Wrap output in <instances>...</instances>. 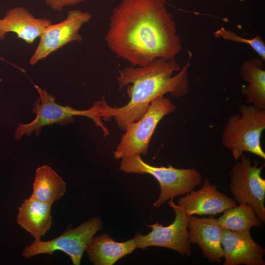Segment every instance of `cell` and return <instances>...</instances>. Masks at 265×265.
<instances>
[{
  "label": "cell",
  "instance_id": "cell-1",
  "mask_svg": "<svg viewBox=\"0 0 265 265\" xmlns=\"http://www.w3.org/2000/svg\"><path fill=\"white\" fill-rule=\"evenodd\" d=\"M105 39L116 56L133 66L159 58L174 59L182 50L164 0H122L110 15Z\"/></svg>",
  "mask_w": 265,
  "mask_h": 265
},
{
  "label": "cell",
  "instance_id": "cell-2",
  "mask_svg": "<svg viewBox=\"0 0 265 265\" xmlns=\"http://www.w3.org/2000/svg\"><path fill=\"white\" fill-rule=\"evenodd\" d=\"M187 63L181 68L174 59H155L145 66L127 67L119 71L117 80L120 89L127 86L130 101L124 106L112 107L104 97L101 100L102 118L107 121L113 117L117 125L125 131L130 123L138 120L157 98L169 93L179 98L188 91V70L192 54L188 51Z\"/></svg>",
  "mask_w": 265,
  "mask_h": 265
},
{
  "label": "cell",
  "instance_id": "cell-3",
  "mask_svg": "<svg viewBox=\"0 0 265 265\" xmlns=\"http://www.w3.org/2000/svg\"><path fill=\"white\" fill-rule=\"evenodd\" d=\"M39 97L34 104L32 112L36 114L33 120L27 124L19 123L15 129L14 139H20L24 135L30 136L33 133L36 135L40 133L44 126L57 124L66 125L74 121V116H82L88 117L100 127L104 137L109 135L108 129L101 120V101L95 102L93 105L86 110H77L71 106H62L55 102L56 98L44 89L34 84Z\"/></svg>",
  "mask_w": 265,
  "mask_h": 265
},
{
  "label": "cell",
  "instance_id": "cell-4",
  "mask_svg": "<svg viewBox=\"0 0 265 265\" xmlns=\"http://www.w3.org/2000/svg\"><path fill=\"white\" fill-rule=\"evenodd\" d=\"M121 159L120 171L125 173L148 174L158 181L159 196L153 204L156 208L169 200L194 190L201 183L202 175L195 168H177L170 164L167 167L152 166L143 161L140 155Z\"/></svg>",
  "mask_w": 265,
  "mask_h": 265
},
{
  "label": "cell",
  "instance_id": "cell-5",
  "mask_svg": "<svg viewBox=\"0 0 265 265\" xmlns=\"http://www.w3.org/2000/svg\"><path fill=\"white\" fill-rule=\"evenodd\" d=\"M238 108L241 115L231 116L223 129V146L231 151L235 160H238L244 152L265 159L261 137L265 129V110L246 105Z\"/></svg>",
  "mask_w": 265,
  "mask_h": 265
},
{
  "label": "cell",
  "instance_id": "cell-6",
  "mask_svg": "<svg viewBox=\"0 0 265 265\" xmlns=\"http://www.w3.org/2000/svg\"><path fill=\"white\" fill-rule=\"evenodd\" d=\"M176 106L164 96L154 100L138 120L128 125L113 152L115 159H122L135 155H146L151 138L161 120L173 113Z\"/></svg>",
  "mask_w": 265,
  "mask_h": 265
},
{
  "label": "cell",
  "instance_id": "cell-7",
  "mask_svg": "<svg viewBox=\"0 0 265 265\" xmlns=\"http://www.w3.org/2000/svg\"><path fill=\"white\" fill-rule=\"evenodd\" d=\"M102 226L100 218L92 217L75 228L67 230L52 240H34L24 248L22 255L25 258L30 259L44 254L53 256L54 252L60 251L70 257L74 265H79L89 243Z\"/></svg>",
  "mask_w": 265,
  "mask_h": 265
},
{
  "label": "cell",
  "instance_id": "cell-8",
  "mask_svg": "<svg viewBox=\"0 0 265 265\" xmlns=\"http://www.w3.org/2000/svg\"><path fill=\"white\" fill-rule=\"evenodd\" d=\"M230 172V190L237 204L245 203L254 210L262 223H265V180L261 176L264 165L252 164L250 158L243 154Z\"/></svg>",
  "mask_w": 265,
  "mask_h": 265
},
{
  "label": "cell",
  "instance_id": "cell-9",
  "mask_svg": "<svg viewBox=\"0 0 265 265\" xmlns=\"http://www.w3.org/2000/svg\"><path fill=\"white\" fill-rule=\"evenodd\" d=\"M175 213L174 221L163 226L158 222L147 225L152 230L148 234H136L134 239L137 248L145 249L151 246L161 247L172 249L182 256L191 255V243L188 236V215L173 199L168 201Z\"/></svg>",
  "mask_w": 265,
  "mask_h": 265
},
{
  "label": "cell",
  "instance_id": "cell-10",
  "mask_svg": "<svg viewBox=\"0 0 265 265\" xmlns=\"http://www.w3.org/2000/svg\"><path fill=\"white\" fill-rule=\"evenodd\" d=\"M91 18L90 13L74 9L70 11L62 22L48 26L40 37L39 44L29 59V64H35L70 42L81 41L79 31Z\"/></svg>",
  "mask_w": 265,
  "mask_h": 265
},
{
  "label": "cell",
  "instance_id": "cell-11",
  "mask_svg": "<svg viewBox=\"0 0 265 265\" xmlns=\"http://www.w3.org/2000/svg\"><path fill=\"white\" fill-rule=\"evenodd\" d=\"M177 205L182 208L188 216L209 215L223 212L237 205L235 201L219 191L216 186L205 179L202 186L180 197Z\"/></svg>",
  "mask_w": 265,
  "mask_h": 265
},
{
  "label": "cell",
  "instance_id": "cell-12",
  "mask_svg": "<svg viewBox=\"0 0 265 265\" xmlns=\"http://www.w3.org/2000/svg\"><path fill=\"white\" fill-rule=\"evenodd\" d=\"M221 244L223 265H265V250L253 239L250 232L223 230Z\"/></svg>",
  "mask_w": 265,
  "mask_h": 265
},
{
  "label": "cell",
  "instance_id": "cell-13",
  "mask_svg": "<svg viewBox=\"0 0 265 265\" xmlns=\"http://www.w3.org/2000/svg\"><path fill=\"white\" fill-rule=\"evenodd\" d=\"M187 230L191 244H197L207 259L212 263L222 262L223 252L221 240L223 230L216 218L188 216Z\"/></svg>",
  "mask_w": 265,
  "mask_h": 265
},
{
  "label": "cell",
  "instance_id": "cell-14",
  "mask_svg": "<svg viewBox=\"0 0 265 265\" xmlns=\"http://www.w3.org/2000/svg\"><path fill=\"white\" fill-rule=\"evenodd\" d=\"M52 24L47 19L36 18L24 6H16L7 11L0 19V40L8 32H14L18 38L32 44L44 30Z\"/></svg>",
  "mask_w": 265,
  "mask_h": 265
},
{
  "label": "cell",
  "instance_id": "cell-15",
  "mask_svg": "<svg viewBox=\"0 0 265 265\" xmlns=\"http://www.w3.org/2000/svg\"><path fill=\"white\" fill-rule=\"evenodd\" d=\"M52 206L30 197L19 207L17 222L35 240H40L52 225Z\"/></svg>",
  "mask_w": 265,
  "mask_h": 265
},
{
  "label": "cell",
  "instance_id": "cell-16",
  "mask_svg": "<svg viewBox=\"0 0 265 265\" xmlns=\"http://www.w3.org/2000/svg\"><path fill=\"white\" fill-rule=\"evenodd\" d=\"M136 248L134 238L124 242H117L108 234H103L93 238L86 251L94 265H112Z\"/></svg>",
  "mask_w": 265,
  "mask_h": 265
},
{
  "label": "cell",
  "instance_id": "cell-17",
  "mask_svg": "<svg viewBox=\"0 0 265 265\" xmlns=\"http://www.w3.org/2000/svg\"><path fill=\"white\" fill-rule=\"evenodd\" d=\"M264 61L253 57L245 61L240 67L241 76L248 85L241 88L246 102L260 109L265 110V70Z\"/></svg>",
  "mask_w": 265,
  "mask_h": 265
},
{
  "label": "cell",
  "instance_id": "cell-18",
  "mask_svg": "<svg viewBox=\"0 0 265 265\" xmlns=\"http://www.w3.org/2000/svg\"><path fill=\"white\" fill-rule=\"evenodd\" d=\"M66 186L65 182L54 169L43 165L36 169L30 197L53 205L65 193Z\"/></svg>",
  "mask_w": 265,
  "mask_h": 265
},
{
  "label": "cell",
  "instance_id": "cell-19",
  "mask_svg": "<svg viewBox=\"0 0 265 265\" xmlns=\"http://www.w3.org/2000/svg\"><path fill=\"white\" fill-rule=\"evenodd\" d=\"M216 220L222 230L237 232H250L252 227H261L262 223L252 208L245 203L225 210Z\"/></svg>",
  "mask_w": 265,
  "mask_h": 265
},
{
  "label": "cell",
  "instance_id": "cell-20",
  "mask_svg": "<svg viewBox=\"0 0 265 265\" xmlns=\"http://www.w3.org/2000/svg\"><path fill=\"white\" fill-rule=\"evenodd\" d=\"M212 35L216 38H222L231 42L246 44L257 53L259 57L265 61V43L263 38L258 34L252 38H245L221 26L214 31Z\"/></svg>",
  "mask_w": 265,
  "mask_h": 265
},
{
  "label": "cell",
  "instance_id": "cell-21",
  "mask_svg": "<svg viewBox=\"0 0 265 265\" xmlns=\"http://www.w3.org/2000/svg\"><path fill=\"white\" fill-rule=\"evenodd\" d=\"M45 3L52 9L61 11L64 7L78 4L88 0H44Z\"/></svg>",
  "mask_w": 265,
  "mask_h": 265
},
{
  "label": "cell",
  "instance_id": "cell-22",
  "mask_svg": "<svg viewBox=\"0 0 265 265\" xmlns=\"http://www.w3.org/2000/svg\"></svg>",
  "mask_w": 265,
  "mask_h": 265
}]
</instances>
